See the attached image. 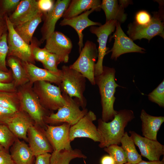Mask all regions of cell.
Segmentation results:
<instances>
[{"label": "cell", "mask_w": 164, "mask_h": 164, "mask_svg": "<svg viewBox=\"0 0 164 164\" xmlns=\"http://www.w3.org/2000/svg\"><path fill=\"white\" fill-rule=\"evenodd\" d=\"M135 118L132 110L124 109L117 111L110 122H104L101 118L99 119L97 128L100 137L99 147L104 148L112 145L120 144L125 128Z\"/></svg>", "instance_id": "cell-1"}, {"label": "cell", "mask_w": 164, "mask_h": 164, "mask_svg": "<svg viewBox=\"0 0 164 164\" xmlns=\"http://www.w3.org/2000/svg\"><path fill=\"white\" fill-rule=\"evenodd\" d=\"M115 70L113 67L103 66V70L100 75L94 77L95 84L99 88L102 108V120L106 122L112 120L117 111L114 110V104L116 88L121 87L115 81Z\"/></svg>", "instance_id": "cell-2"}, {"label": "cell", "mask_w": 164, "mask_h": 164, "mask_svg": "<svg viewBox=\"0 0 164 164\" xmlns=\"http://www.w3.org/2000/svg\"><path fill=\"white\" fill-rule=\"evenodd\" d=\"M32 87L29 82L17 88L20 110L26 112L35 124L45 130L47 124L44 121V118L52 113H50V111L45 109L42 106Z\"/></svg>", "instance_id": "cell-3"}, {"label": "cell", "mask_w": 164, "mask_h": 164, "mask_svg": "<svg viewBox=\"0 0 164 164\" xmlns=\"http://www.w3.org/2000/svg\"><path fill=\"white\" fill-rule=\"evenodd\" d=\"M159 3V9L158 12H153L150 22L143 26L134 22L128 25L127 33L132 40L147 39L149 42L154 37L159 36L164 37V9L163 2Z\"/></svg>", "instance_id": "cell-4"}, {"label": "cell", "mask_w": 164, "mask_h": 164, "mask_svg": "<svg viewBox=\"0 0 164 164\" xmlns=\"http://www.w3.org/2000/svg\"><path fill=\"white\" fill-rule=\"evenodd\" d=\"M61 70L62 81L58 86L61 92L71 97H75L78 100L82 109L85 108L87 101L84 93L86 87V78L68 66H63Z\"/></svg>", "instance_id": "cell-5"}, {"label": "cell", "mask_w": 164, "mask_h": 164, "mask_svg": "<svg viewBox=\"0 0 164 164\" xmlns=\"http://www.w3.org/2000/svg\"><path fill=\"white\" fill-rule=\"evenodd\" d=\"M62 93L66 100V103L59 108L56 113L52 112L45 117L44 121L46 124L59 125L66 123L71 126L76 124L88 112L86 108L82 110L80 109V106L77 99H73L67 94Z\"/></svg>", "instance_id": "cell-6"}, {"label": "cell", "mask_w": 164, "mask_h": 164, "mask_svg": "<svg viewBox=\"0 0 164 164\" xmlns=\"http://www.w3.org/2000/svg\"><path fill=\"white\" fill-rule=\"evenodd\" d=\"M5 18L8 31L7 41L9 49L7 56H13L23 62L34 64L35 60L32 50L38 43L32 39L31 44H28L15 31L8 16L5 15Z\"/></svg>", "instance_id": "cell-7"}, {"label": "cell", "mask_w": 164, "mask_h": 164, "mask_svg": "<svg viewBox=\"0 0 164 164\" xmlns=\"http://www.w3.org/2000/svg\"><path fill=\"white\" fill-rule=\"evenodd\" d=\"M42 106L49 111L58 110L66 103L59 87L45 81H38L32 85Z\"/></svg>", "instance_id": "cell-8"}, {"label": "cell", "mask_w": 164, "mask_h": 164, "mask_svg": "<svg viewBox=\"0 0 164 164\" xmlns=\"http://www.w3.org/2000/svg\"><path fill=\"white\" fill-rule=\"evenodd\" d=\"M98 57V50L96 44L87 40L82 48L77 59L69 67L81 73L91 84L95 85L94 70Z\"/></svg>", "instance_id": "cell-9"}, {"label": "cell", "mask_w": 164, "mask_h": 164, "mask_svg": "<svg viewBox=\"0 0 164 164\" xmlns=\"http://www.w3.org/2000/svg\"><path fill=\"white\" fill-rule=\"evenodd\" d=\"M117 21L114 20L106 22L99 26H92L90 28V32L96 35L99 44L97 60L94 67V77L101 74L103 72L104 58L109 49L106 46L109 36L116 28Z\"/></svg>", "instance_id": "cell-10"}, {"label": "cell", "mask_w": 164, "mask_h": 164, "mask_svg": "<svg viewBox=\"0 0 164 164\" xmlns=\"http://www.w3.org/2000/svg\"><path fill=\"white\" fill-rule=\"evenodd\" d=\"M115 29V32L110 37V39H114L113 46L107 52V54L111 52V58L112 60H117L121 55L126 53H145V49L135 44L133 40L125 34L121 27L120 24L118 22Z\"/></svg>", "instance_id": "cell-11"}, {"label": "cell", "mask_w": 164, "mask_h": 164, "mask_svg": "<svg viewBox=\"0 0 164 164\" xmlns=\"http://www.w3.org/2000/svg\"><path fill=\"white\" fill-rule=\"evenodd\" d=\"M96 119L94 113L90 111L76 124L71 126L70 130V141L76 138H86L99 142L100 135L97 127L93 122Z\"/></svg>", "instance_id": "cell-12"}, {"label": "cell", "mask_w": 164, "mask_h": 164, "mask_svg": "<svg viewBox=\"0 0 164 164\" xmlns=\"http://www.w3.org/2000/svg\"><path fill=\"white\" fill-rule=\"evenodd\" d=\"M70 126L66 123L56 126L47 124L45 134L53 151L72 149L70 138Z\"/></svg>", "instance_id": "cell-13"}, {"label": "cell", "mask_w": 164, "mask_h": 164, "mask_svg": "<svg viewBox=\"0 0 164 164\" xmlns=\"http://www.w3.org/2000/svg\"><path fill=\"white\" fill-rule=\"evenodd\" d=\"M46 41L45 47L49 53L56 55L60 63L68 62L73 48L69 38L60 32L55 31Z\"/></svg>", "instance_id": "cell-14"}, {"label": "cell", "mask_w": 164, "mask_h": 164, "mask_svg": "<svg viewBox=\"0 0 164 164\" xmlns=\"http://www.w3.org/2000/svg\"><path fill=\"white\" fill-rule=\"evenodd\" d=\"M130 136L139 148L141 156L149 161L160 160L164 154V146L157 140L154 141L141 136L134 131H130Z\"/></svg>", "instance_id": "cell-15"}, {"label": "cell", "mask_w": 164, "mask_h": 164, "mask_svg": "<svg viewBox=\"0 0 164 164\" xmlns=\"http://www.w3.org/2000/svg\"><path fill=\"white\" fill-rule=\"evenodd\" d=\"M70 1L57 0L52 9L43 15L44 22L41 29L42 37L40 43H43L55 31L57 22L62 17Z\"/></svg>", "instance_id": "cell-16"}, {"label": "cell", "mask_w": 164, "mask_h": 164, "mask_svg": "<svg viewBox=\"0 0 164 164\" xmlns=\"http://www.w3.org/2000/svg\"><path fill=\"white\" fill-rule=\"evenodd\" d=\"M27 135L29 146L35 157L53 151L42 127L34 124L29 128Z\"/></svg>", "instance_id": "cell-17"}, {"label": "cell", "mask_w": 164, "mask_h": 164, "mask_svg": "<svg viewBox=\"0 0 164 164\" xmlns=\"http://www.w3.org/2000/svg\"><path fill=\"white\" fill-rule=\"evenodd\" d=\"M22 63L29 79V83L32 85L38 81H47L58 86L60 84L62 77L61 70L58 72H53L40 68L31 63L22 61Z\"/></svg>", "instance_id": "cell-18"}, {"label": "cell", "mask_w": 164, "mask_h": 164, "mask_svg": "<svg viewBox=\"0 0 164 164\" xmlns=\"http://www.w3.org/2000/svg\"><path fill=\"white\" fill-rule=\"evenodd\" d=\"M94 10L91 9L81 14L70 18L63 19L60 22L61 26H69L73 28L76 31L79 37V51L81 52L84 46L83 31L86 28L90 26H100L101 23L94 22L88 18L89 15L94 11Z\"/></svg>", "instance_id": "cell-19"}, {"label": "cell", "mask_w": 164, "mask_h": 164, "mask_svg": "<svg viewBox=\"0 0 164 164\" xmlns=\"http://www.w3.org/2000/svg\"><path fill=\"white\" fill-rule=\"evenodd\" d=\"M40 12L37 1L23 0L20 1L14 12L8 17L14 27L28 21Z\"/></svg>", "instance_id": "cell-20"}, {"label": "cell", "mask_w": 164, "mask_h": 164, "mask_svg": "<svg viewBox=\"0 0 164 164\" xmlns=\"http://www.w3.org/2000/svg\"><path fill=\"white\" fill-rule=\"evenodd\" d=\"M35 124L26 112L19 110L15 113L7 126L16 138L27 142L28 130Z\"/></svg>", "instance_id": "cell-21"}, {"label": "cell", "mask_w": 164, "mask_h": 164, "mask_svg": "<svg viewBox=\"0 0 164 164\" xmlns=\"http://www.w3.org/2000/svg\"><path fill=\"white\" fill-rule=\"evenodd\" d=\"M142 121V131L144 137L157 141L158 132L164 122V117L155 116L149 115L144 109L141 111L140 116Z\"/></svg>", "instance_id": "cell-22"}, {"label": "cell", "mask_w": 164, "mask_h": 164, "mask_svg": "<svg viewBox=\"0 0 164 164\" xmlns=\"http://www.w3.org/2000/svg\"><path fill=\"white\" fill-rule=\"evenodd\" d=\"M101 2L100 0H71L62 17L63 19L71 18L91 9L100 11Z\"/></svg>", "instance_id": "cell-23"}, {"label": "cell", "mask_w": 164, "mask_h": 164, "mask_svg": "<svg viewBox=\"0 0 164 164\" xmlns=\"http://www.w3.org/2000/svg\"><path fill=\"white\" fill-rule=\"evenodd\" d=\"M10 152L15 164H33L35 156L24 141L16 138L11 147Z\"/></svg>", "instance_id": "cell-24"}, {"label": "cell", "mask_w": 164, "mask_h": 164, "mask_svg": "<svg viewBox=\"0 0 164 164\" xmlns=\"http://www.w3.org/2000/svg\"><path fill=\"white\" fill-rule=\"evenodd\" d=\"M101 8L104 11L106 22L114 20L120 24L124 22L127 18L124 8L119 4L118 0H103Z\"/></svg>", "instance_id": "cell-25"}, {"label": "cell", "mask_w": 164, "mask_h": 164, "mask_svg": "<svg viewBox=\"0 0 164 164\" xmlns=\"http://www.w3.org/2000/svg\"><path fill=\"white\" fill-rule=\"evenodd\" d=\"M7 64L11 69L13 82L16 88H17L29 82V79L21 60L13 56H8Z\"/></svg>", "instance_id": "cell-26"}, {"label": "cell", "mask_w": 164, "mask_h": 164, "mask_svg": "<svg viewBox=\"0 0 164 164\" xmlns=\"http://www.w3.org/2000/svg\"><path fill=\"white\" fill-rule=\"evenodd\" d=\"M43 16V13L40 12L28 21L14 27L16 32L28 44L31 43L33 34Z\"/></svg>", "instance_id": "cell-27"}, {"label": "cell", "mask_w": 164, "mask_h": 164, "mask_svg": "<svg viewBox=\"0 0 164 164\" xmlns=\"http://www.w3.org/2000/svg\"><path fill=\"white\" fill-rule=\"evenodd\" d=\"M86 159L87 156L78 149L53 151L51 153L50 164H69L73 159Z\"/></svg>", "instance_id": "cell-28"}, {"label": "cell", "mask_w": 164, "mask_h": 164, "mask_svg": "<svg viewBox=\"0 0 164 164\" xmlns=\"http://www.w3.org/2000/svg\"><path fill=\"white\" fill-rule=\"evenodd\" d=\"M120 143L125 153L127 162L137 164L142 160V156L137 152L132 139L127 132H125Z\"/></svg>", "instance_id": "cell-29"}, {"label": "cell", "mask_w": 164, "mask_h": 164, "mask_svg": "<svg viewBox=\"0 0 164 164\" xmlns=\"http://www.w3.org/2000/svg\"><path fill=\"white\" fill-rule=\"evenodd\" d=\"M0 106L15 112L20 110V101L17 91H0Z\"/></svg>", "instance_id": "cell-30"}, {"label": "cell", "mask_w": 164, "mask_h": 164, "mask_svg": "<svg viewBox=\"0 0 164 164\" xmlns=\"http://www.w3.org/2000/svg\"><path fill=\"white\" fill-rule=\"evenodd\" d=\"M114 159V164H123L127 162L125 153L121 147L117 145H112L104 148Z\"/></svg>", "instance_id": "cell-31"}, {"label": "cell", "mask_w": 164, "mask_h": 164, "mask_svg": "<svg viewBox=\"0 0 164 164\" xmlns=\"http://www.w3.org/2000/svg\"><path fill=\"white\" fill-rule=\"evenodd\" d=\"M16 138L7 125L0 124V144L5 149L9 151Z\"/></svg>", "instance_id": "cell-32"}, {"label": "cell", "mask_w": 164, "mask_h": 164, "mask_svg": "<svg viewBox=\"0 0 164 164\" xmlns=\"http://www.w3.org/2000/svg\"><path fill=\"white\" fill-rule=\"evenodd\" d=\"M8 34H4L0 38V70L8 72L6 66V57L8 52L7 37Z\"/></svg>", "instance_id": "cell-33"}, {"label": "cell", "mask_w": 164, "mask_h": 164, "mask_svg": "<svg viewBox=\"0 0 164 164\" xmlns=\"http://www.w3.org/2000/svg\"><path fill=\"white\" fill-rule=\"evenodd\" d=\"M148 99L161 107H164V80L148 95Z\"/></svg>", "instance_id": "cell-34"}, {"label": "cell", "mask_w": 164, "mask_h": 164, "mask_svg": "<svg viewBox=\"0 0 164 164\" xmlns=\"http://www.w3.org/2000/svg\"><path fill=\"white\" fill-rule=\"evenodd\" d=\"M60 62L56 55L50 53L45 61L42 64L44 69L53 72H58L60 70L57 66Z\"/></svg>", "instance_id": "cell-35"}, {"label": "cell", "mask_w": 164, "mask_h": 164, "mask_svg": "<svg viewBox=\"0 0 164 164\" xmlns=\"http://www.w3.org/2000/svg\"><path fill=\"white\" fill-rule=\"evenodd\" d=\"M37 44L33 47L32 54L35 60L41 62L42 64L45 61L50 53L44 47L40 48Z\"/></svg>", "instance_id": "cell-36"}, {"label": "cell", "mask_w": 164, "mask_h": 164, "mask_svg": "<svg viewBox=\"0 0 164 164\" xmlns=\"http://www.w3.org/2000/svg\"><path fill=\"white\" fill-rule=\"evenodd\" d=\"M151 18L150 14L147 11L141 10L136 13L134 22L139 25H145L150 22Z\"/></svg>", "instance_id": "cell-37"}, {"label": "cell", "mask_w": 164, "mask_h": 164, "mask_svg": "<svg viewBox=\"0 0 164 164\" xmlns=\"http://www.w3.org/2000/svg\"><path fill=\"white\" fill-rule=\"evenodd\" d=\"M15 112L0 106V124L7 126Z\"/></svg>", "instance_id": "cell-38"}, {"label": "cell", "mask_w": 164, "mask_h": 164, "mask_svg": "<svg viewBox=\"0 0 164 164\" xmlns=\"http://www.w3.org/2000/svg\"><path fill=\"white\" fill-rule=\"evenodd\" d=\"M37 2L39 10L44 15L52 9L55 2L53 0H39Z\"/></svg>", "instance_id": "cell-39"}, {"label": "cell", "mask_w": 164, "mask_h": 164, "mask_svg": "<svg viewBox=\"0 0 164 164\" xmlns=\"http://www.w3.org/2000/svg\"><path fill=\"white\" fill-rule=\"evenodd\" d=\"M20 0H3L2 2V8L3 12L13 10L16 9L20 2Z\"/></svg>", "instance_id": "cell-40"}, {"label": "cell", "mask_w": 164, "mask_h": 164, "mask_svg": "<svg viewBox=\"0 0 164 164\" xmlns=\"http://www.w3.org/2000/svg\"><path fill=\"white\" fill-rule=\"evenodd\" d=\"M0 164H15L9 151L0 150Z\"/></svg>", "instance_id": "cell-41"}, {"label": "cell", "mask_w": 164, "mask_h": 164, "mask_svg": "<svg viewBox=\"0 0 164 164\" xmlns=\"http://www.w3.org/2000/svg\"><path fill=\"white\" fill-rule=\"evenodd\" d=\"M12 73L11 70L5 72L0 70V83L8 84L13 82Z\"/></svg>", "instance_id": "cell-42"}, {"label": "cell", "mask_w": 164, "mask_h": 164, "mask_svg": "<svg viewBox=\"0 0 164 164\" xmlns=\"http://www.w3.org/2000/svg\"><path fill=\"white\" fill-rule=\"evenodd\" d=\"M51 154L46 153L36 156L34 164H50Z\"/></svg>", "instance_id": "cell-43"}, {"label": "cell", "mask_w": 164, "mask_h": 164, "mask_svg": "<svg viewBox=\"0 0 164 164\" xmlns=\"http://www.w3.org/2000/svg\"><path fill=\"white\" fill-rule=\"evenodd\" d=\"M17 90L13 82L8 84L0 83V91L14 92Z\"/></svg>", "instance_id": "cell-44"}, {"label": "cell", "mask_w": 164, "mask_h": 164, "mask_svg": "<svg viewBox=\"0 0 164 164\" xmlns=\"http://www.w3.org/2000/svg\"><path fill=\"white\" fill-rule=\"evenodd\" d=\"M5 15L0 14V38L4 33H6L8 28L5 18Z\"/></svg>", "instance_id": "cell-45"}, {"label": "cell", "mask_w": 164, "mask_h": 164, "mask_svg": "<svg viewBox=\"0 0 164 164\" xmlns=\"http://www.w3.org/2000/svg\"><path fill=\"white\" fill-rule=\"evenodd\" d=\"M101 164H114L113 158L109 155H105L102 157L101 161Z\"/></svg>", "instance_id": "cell-46"}, {"label": "cell", "mask_w": 164, "mask_h": 164, "mask_svg": "<svg viewBox=\"0 0 164 164\" xmlns=\"http://www.w3.org/2000/svg\"><path fill=\"white\" fill-rule=\"evenodd\" d=\"M137 164H164V158L162 160L145 161L141 160Z\"/></svg>", "instance_id": "cell-47"}, {"label": "cell", "mask_w": 164, "mask_h": 164, "mask_svg": "<svg viewBox=\"0 0 164 164\" xmlns=\"http://www.w3.org/2000/svg\"><path fill=\"white\" fill-rule=\"evenodd\" d=\"M118 3L124 9L129 4L132 3V1L131 0H121L118 1Z\"/></svg>", "instance_id": "cell-48"}, {"label": "cell", "mask_w": 164, "mask_h": 164, "mask_svg": "<svg viewBox=\"0 0 164 164\" xmlns=\"http://www.w3.org/2000/svg\"><path fill=\"white\" fill-rule=\"evenodd\" d=\"M4 149L3 147L0 144V150Z\"/></svg>", "instance_id": "cell-49"}, {"label": "cell", "mask_w": 164, "mask_h": 164, "mask_svg": "<svg viewBox=\"0 0 164 164\" xmlns=\"http://www.w3.org/2000/svg\"><path fill=\"white\" fill-rule=\"evenodd\" d=\"M123 164H134V163H130V162H127L125 163H124Z\"/></svg>", "instance_id": "cell-50"}]
</instances>
